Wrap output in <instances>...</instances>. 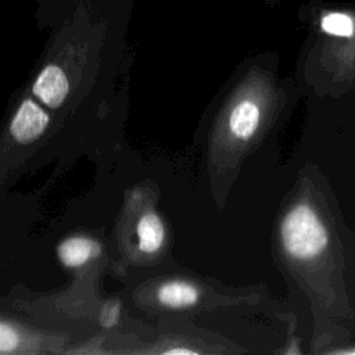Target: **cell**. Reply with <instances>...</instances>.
Segmentation results:
<instances>
[{
	"label": "cell",
	"instance_id": "cell-1",
	"mask_svg": "<svg viewBox=\"0 0 355 355\" xmlns=\"http://www.w3.org/2000/svg\"><path fill=\"white\" fill-rule=\"evenodd\" d=\"M280 237L286 252L298 261H312L324 254L330 234L319 214L305 202L294 205L284 216Z\"/></svg>",
	"mask_w": 355,
	"mask_h": 355
},
{
	"label": "cell",
	"instance_id": "cell-2",
	"mask_svg": "<svg viewBox=\"0 0 355 355\" xmlns=\"http://www.w3.org/2000/svg\"><path fill=\"white\" fill-rule=\"evenodd\" d=\"M49 116L32 100H25L15 112L10 130L19 143L36 140L46 129Z\"/></svg>",
	"mask_w": 355,
	"mask_h": 355
},
{
	"label": "cell",
	"instance_id": "cell-3",
	"mask_svg": "<svg viewBox=\"0 0 355 355\" xmlns=\"http://www.w3.org/2000/svg\"><path fill=\"white\" fill-rule=\"evenodd\" d=\"M35 96L50 108L60 107L68 93V80L57 65L46 67L33 85Z\"/></svg>",
	"mask_w": 355,
	"mask_h": 355
},
{
	"label": "cell",
	"instance_id": "cell-4",
	"mask_svg": "<svg viewBox=\"0 0 355 355\" xmlns=\"http://www.w3.org/2000/svg\"><path fill=\"white\" fill-rule=\"evenodd\" d=\"M97 243L86 237H71L58 247V258L67 266H79L98 254Z\"/></svg>",
	"mask_w": 355,
	"mask_h": 355
},
{
	"label": "cell",
	"instance_id": "cell-5",
	"mask_svg": "<svg viewBox=\"0 0 355 355\" xmlns=\"http://www.w3.org/2000/svg\"><path fill=\"white\" fill-rule=\"evenodd\" d=\"M259 122V108L250 100L240 101L230 114V129L239 139H250Z\"/></svg>",
	"mask_w": 355,
	"mask_h": 355
},
{
	"label": "cell",
	"instance_id": "cell-6",
	"mask_svg": "<svg viewBox=\"0 0 355 355\" xmlns=\"http://www.w3.org/2000/svg\"><path fill=\"white\" fill-rule=\"evenodd\" d=\"M139 247L146 254H154L164 243L165 230L161 219L155 214H146L137 223Z\"/></svg>",
	"mask_w": 355,
	"mask_h": 355
},
{
	"label": "cell",
	"instance_id": "cell-7",
	"mask_svg": "<svg viewBox=\"0 0 355 355\" xmlns=\"http://www.w3.org/2000/svg\"><path fill=\"white\" fill-rule=\"evenodd\" d=\"M198 291L194 286L184 282H169L158 291L161 304L171 308H184L197 302Z\"/></svg>",
	"mask_w": 355,
	"mask_h": 355
},
{
	"label": "cell",
	"instance_id": "cell-8",
	"mask_svg": "<svg viewBox=\"0 0 355 355\" xmlns=\"http://www.w3.org/2000/svg\"><path fill=\"white\" fill-rule=\"evenodd\" d=\"M18 338L15 331L7 326L4 322L0 324V351L1 352H8L12 351L17 347Z\"/></svg>",
	"mask_w": 355,
	"mask_h": 355
},
{
	"label": "cell",
	"instance_id": "cell-9",
	"mask_svg": "<svg viewBox=\"0 0 355 355\" xmlns=\"http://www.w3.org/2000/svg\"><path fill=\"white\" fill-rule=\"evenodd\" d=\"M193 351L190 349H180V348H175V349H171L168 351V354H191Z\"/></svg>",
	"mask_w": 355,
	"mask_h": 355
}]
</instances>
